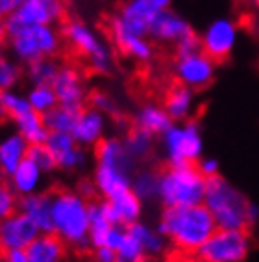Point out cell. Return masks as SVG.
Returning a JSON list of instances; mask_svg holds the SVG:
<instances>
[{
  "mask_svg": "<svg viewBox=\"0 0 259 262\" xmlns=\"http://www.w3.org/2000/svg\"><path fill=\"white\" fill-rule=\"evenodd\" d=\"M8 41V34H6V19L0 17V45Z\"/></svg>",
  "mask_w": 259,
  "mask_h": 262,
  "instance_id": "43",
  "label": "cell"
},
{
  "mask_svg": "<svg viewBox=\"0 0 259 262\" xmlns=\"http://www.w3.org/2000/svg\"><path fill=\"white\" fill-rule=\"evenodd\" d=\"M193 97L194 91L178 80L167 88L163 97V108L172 121H184L189 117L193 108Z\"/></svg>",
  "mask_w": 259,
  "mask_h": 262,
  "instance_id": "23",
  "label": "cell"
},
{
  "mask_svg": "<svg viewBox=\"0 0 259 262\" xmlns=\"http://www.w3.org/2000/svg\"><path fill=\"white\" fill-rule=\"evenodd\" d=\"M122 143H124L126 151H128L135 160H143V158L148 157L150 151H152V136L146 134V132H143L141 128H137V126H132V128H130Z\"/></svg>",
  "mask_w": 259,
  "mask_h": 262,
  "instance_id": "32",
  "label": "cell"
},
{
  "mask_svg": "<svg viewBox=\"0 0 259 262\" xmlns=\"http://www.w3.org/2000/svg\"><path fill=\"white\" fill-rule=\"evenodd\" d=\"M2 182H4V181H2V173H0V184H2Z\"/></svg>",
  "mask_w": 259,
  "mask_h": 262,
  "instance_id": "45",
  "label": "cell"
},
{
  "mask_svg": "<svg viewBox=\"0 0 259 262\" xmlns=\"http://www.w3.org/2000/svg\"><path fill=\"white\" fill-rule=\"evenodd\" d=\"M134 126L141 128L150 136H160V134H165L172 126V119L165 112V108L150 104L137 112V116L134 119Z\"/></svg>",
  "mask_w": 259,
  "mask_h": 262,
  "instance_id": "25",
  "label": "cell"
},
{
  "mask_svg": "<svg viewBox=\"0 0 259 262\" xmlns=\"http://www.w3.org/2000/svg\"><path fill=\"white\" fill-rule=\"evenodd\" d=\"M4 262H30L26 249H11L4 253Z\"/></svg>",
  "mask_w": 259,
  "mask_h": 262,
  "instance_id": "42",
  "label": "cell"
},
{
  "mask_svg": "<svg viewBox=\"0 0 259 262\" xmlns=\"http://www.w3.org/2000/svg\"><path fill=\"white\" fill-rule=\"evenodd\" d=\"M106 32L110 35V39L115 43L117 51L120 54L128 56V58H134V60L145 63V61L152 60V54H154V49H152V43H150L146 37H141V35H135L134 32H130L117 15L110 17L108 23H106Z\"/></svg>",
  "mask_w": 259,
  "mask_h": 262,
  "instance_id": "13",
  "label": "cell"
},
{
  "mask_svg": "<svg viewBox=\"0 0 259 262\" xmlns=\"http://www.w3.org/2000/svg\"><path fill=\"white\" fill-rule=\"evenodd\" d=\"M60 67L61 66L54 58H46V60L28 63L26 73H28V78L34 86H52L58 73H60Z\"/></svg>",
  "mask_w": 259,
  "mask_h": 262,
  "instance_id": "30",
  "label": "cell"
},
{
  "mask_svg": "<svg viewBox=\"0 0 259 262\" xmlns=\"http://www.w3.org/2000/svg\"><path fill=\"white\" fill-rule=\"evenodd\" d=\"M67 19L63 0H26L19 10L6 17L8 37L30 26H52Z\"/></svg>",
  "mask_w": 259,
  "mask_h": 262,
  "instance_id": "8",
  "label": "cell"
},
{
  "mask_svg": "<svg viewBox=\"0 0 259 262\" xmlns=\"http://www.w3.org/2000/svg\"><path fill=\"white\" fill-rule=\"evenodd\" d=\"M193 32H194L193 28H191L179 15L172 13L170 10H163L156 15L154 20H152L148 37L154 41H160V43L176 45L178 41H182L184 37L193 34Z\"/></svg>",
  "mask_w": 259,
  "mask_h": 262,
  "instance_id": "18",
  "label": "cell"
},
{
  "mask_svg": "<svg viewBox=\"0 0 259 262\" xmlns=\"http://www.w3.org/2000/svg\"><path fill=\"white\" fill-rule=\"evenodd\" d=\"M58 97V104L69 108V110L82 112L85 108V91L82 73L70 63L60 67V73L52 84Z\"/></svg>",
  "mask_w": 259,
  "mask_h": 262,
  "instance_id": "15",
  "label": "cell"
},
{
  "mask_svg": "<svg viewBox=\"0 0 259 262\" xmlns=\"http://www.w3.org/2000/svg\"><path fill=\"white\" fill-rule=\"evenodd\" d=\"M41 173L43 171L37 167V164L26 157L24 160L19 164V167L13 171V175L10 177V186L13 188V192L20 197L32 195V193H35L37 186H39Z\"/></svg>",
  "mask_w": 259,
  "mask_h": 262,
  "instance_id": "26",
  "label": "cell"
},
{
  "mask_svg": "<svg viewBox=\"0 0 259 262\" xmlns=\"http://www.w3.org/2000/svg\"><path fill=\"white\" fill-rule=\"evenodd\" d=\"M28 149H30V143L19 130L6 134L0 140V173L2 177L10 179L13 175V171L28 155Z\"/></svg>",
  "mask_w": 259,
  "mask_h": 262,
  "instance_id": "21",
  "label": "cell"
},
{
  "mask_svg": "<svg viewBox=\"0 0 259 262\" xmlns=\"http://www.w3.org/2000/svg\"><path fill=\"white\" fill-rule=\"evenodd\" d=\"M26 157L30 158V160H34L41 171L50 173V171H54V169H58V164H56L52 152L46 149L45 143H43V145H30Z\"/></svg>",
  "mask_w": 259,
  "mask_h": 262,
  "instance_id": "34",
  "label": "cell"
},
{
  "mask_svg": "<svg viewBox=\"0 0 259 262\" xmlns=\"http://www.w3.org/2000/svg\"><path fill=\"white\" fill-rule=\"evenodd\" d=\"M204 205L213 214L217 229L226 231H250V203L243 193L220 175L208 179Z\"/></svg>",
  "mask_w": 259,
  "mask_h": 262,
  "instance_id": "4",
  "label": "cell"
},
{
  "mask_svg": "<svg viewBox=\"0 0 259 262\" xmlns=\"http://www.w3.org/2000/svg\"><path fill=\"white\" fill-rule=\"evenodd\" d=\"M160 199L165 207H193L204 203L208 179L200 173L196 164H187V166L163 164L160 167Z\"/></svg>",
  "mask_w": 259,
  "mask_h": 262,
  "instance_id": "5",
  "label": "cell"
},
{
  "mask_svg": "<svg viewBox=\"0 0 259 262\" xmlns=\"http://www.w3.org/2000/svg\"><path fill=\"white\" fill-rule=\"evenodd\" d=\"M52 220L56 234L67 246L76 249H89V203L80 193L65 188H54Z\"/></svg>",
  "mask_w": 259,
  "mask_h": 262,
  "instance_id": "3",
  "label": "cell"
},
{
  "mask_svg": "<svg viewBox=\"0 0 259 262\" xmlns=\"http://www.w3.org/2000/svg\"><path fill=\"white\" fill-rule=\"evenodd\" d=\"M0 60H2V54H0Z\"/></svg>",
  "mask_w": 259,
  "mask_h": 262,
  "instance_id": "46",
  "label": "cell"
},
{
  "mask_svg": "<svg viewBox=\"0 0 259 262\" xmlns=\"http://www.w3.org/2000/svg\"><path fill=\"white\" fill-rule=\"evenodd\" d=\"M61 39L69 47L70 54L84 60L85 67L96 75H108L111 69L110 49L96 37V34L82 20L67 19L61 23Z\"/></svg>",
  "mask_w": 259,
  "mask_h": 262,
  "instance_id": "6",
  "label": "cell"
},
{
  "mask_svg": "<svg viewBox=\"0 0 259 262\" xmlns=\"http://www.w3.org/2000/svg\"><path fill=\"white\" fill-rule=\"evenodd\" d=\"M78 116H80V112L69 110V108L58 104L56 108L43 114V121H45L46 128L50 132H67V134H72L76 121H78Z\"/></svg>",
  "mask_w": 259,
  "mask_h": 262,
  "instance_id": "29",
  "label": "cell"
},
{
  "mask_svg": "<svg viewBox=\"0 0 259 262\" xmlns=\"http://www.w3.org/2000/svg\"><path fill=\"white\" fill-rule=\"evenodd\" d=\"M67 244L58 234H39L26 247L30 262H63Z\"/></svg>",
  "mask_w": 259,
  "mask_h": 262,
  "instance_id": "24",
  "label": "cell"
},
{
  "mask_svg": "<svg viewBox=\"0 0 259 262\" xmlns=\"http://www.w3.org/2000/svg\"><path fill=\"white\" fill-rule=\"evenodd\" d=\"M196 167L200 169V173L205 177V179H211V177L219 175V162L213 160V158H200L196 162Z\"/></svg>",
  "mask_w": 259,
  "mask_h": 262,
  "instance_id": "38",
  "label": "cell"
},
{
  "mask_svg": "<svg viewBox=\"0 0 259 262\" xmlns=\"http://www.w3.org/2000/svg\"><path fill=\"white\" fill-rule=\"evenodd\" d=\"M28 102H30L32 110L43 116L58 106V97H56V91L52 86H34V90L28 95Z\"/></svg>",
  "mask_w": 259,
  "mask_h": 262,
  "instance_id": "33",
  "label": "cell"
},
{
  "mask_svg": "<svg viewBox=\"0 0 259 262\" xmlns=\"http://www.w3.org/2000/svg\"><path fill=\"white\" fill-rule=\"evenodd\" d=\"M93 262H119L117 260V253L108 249V247H100L95 249V258Z\"/></svg>",
  "mask_w": 259,
  "mask_h": 262,
  "instance_id": "41",
  "label": "cell"
},
{
  "mask_svg": "<svg viewBox=\"0 0 259 262\" xmlns=\"http://www.w3.org/2000/svg\"><path fill=\"white\" fill-rule=\"evenodd\" d=\"M250 251V231L217 229L196 255L208 262H243Z\"/></svg>",
  "mask_w": 259,
  "mask_h": 262,
  "instance_id": "10",
  "label": "cell"
},
{
  "mask_svg": "<svg viewBox=\"0 0 259 262\" xmlns=\"http://www.w3.org/2000/svg\"><path fill=\"white\" fill-rule=\"evenodd\" d=\"M160 10L156 8L152 0H128L122 4L117 17L130 32H134L135 35H141V37H148L150 25Z\"/></svg>",
  "mask_w": 259,
  "mask_h": 262,
  "instance_id": "17",
  "label": "cell"
},
{
  "mask_svg": "<svg viewBox=\"0 0 259 262\" xmlns=\"http://www.w3.org/2000/svg\"><path fill=\"white\" fill-rule=\"evenodd\" d=\"M19 210L34 220L41 234H56L52 220V190L20 197Z\"/></svg>",
  "mask_w": 259,
  "mask_h": 262,
  "instance_id": "19",
  "label": "cell"
},
{
  "mask_svg": "<svg viewBox=\"0 0 259 262\" xmlns=\"http://www.w3.org/2000/svg\"><path fill=\"white\" fill-rule=\"evenodd\" d=\"M8 41L15 56L20 61H26V66L32 61L54 58L61 51V34L52 26H30L8 37Z\"/></svg>",
  "mask_w": 259,
  "mask_h": 262,
  "instance_id": "7",
  "label": "cell"
},
{
  "mask_svg": "<svg viewBox=\"0 0 259 262\" xmlns=\"http://www.w3.org/2000/svg\"><path fill=\"white\" fill-rule=\"evenodd\" d=\"M158 231L179 251L196 253L217 231V223L205 205L165 207Z\"/></svg>",
  "mask_w": 259,
  "mask_h": 262,
  "instance_id": "1",
  "label": "cell"
},
{
  "mask_svg": "<svg viewBox=\"0 0 259 262\" xmlns=\"http://www.w3.org/2000/svg\"><path fill=\"white\" fill-rule=\"evenodd\" d=\"M15 125H17V130L26 138V141L30 145H43L50 134L45 121H43V116L37 114L35 110H30L28 114H24V116L20 117V119H17Z\"/></svg>",
  "mask_w": 259,
  "mask_h": 262,
  "instance_id": "28",
  "label": "cell"
},
{
  "mask_svg": "<svg viewBox=\"0 0 259 262\" xmlns=\"http://www.w3.org/2000/svg\"><path fill=\"white\" fill-rule=\"evenodd\" d=\"M167 262H208V260H204L202 257H198L196 253H184V251H179V249H176V251L169 257V260Z\"/></svg>",
  "mask_w": 259,
  "mask_h": 262,
  "instance_id": "39",
  "label": "cell"
},
{
  "mask_svg": "<svg viewBox=\"0 0 259 262\" xmlns=\"http://www.w3.org/2000/svg\"><path fill=\"white\" fill-rule=\"evenodd\" d=\"M104 205L106 214H108V217L111 220L113 225L128 227V225H132V223L139 220L141 199L132 190L119 193V195L111 197V199H104Z\"/></svg>",
  "mask_w": 259,
  "mask_h": 262,
  "instance_id": "20",
  "label": "cell"
},
{
  "mask_svg": "<svg viewBox=\"0 0 259 262\" xmlns=\"http://www.w3.org/2000/svg\"><path fill=\"white\" fill-rule=\"evenodd\" d=\"M243 2H246V4L252 6V8H259V0H243Z\"/></svg>",
  "mask_w": 259,
  "mask_h": 262,
  "instance_id": "44",
  "label": "cell"
},
{
  "mask_svg": "<svg viewBox=\"0 0 259 262\" xmlns=\"http://www.w3.org/2000/svg\"><path fill=\"white\" fill-rule=\"evenodd\" d=\"M215 63L204 52L178 58L174 63L176 80L191 90H205L215 78Z\"/></svg>",
  "mask_w": 259,
  "mask_h": 262,
  "instance_id": "12",
  "label": "cell"
},
{
  "mask_svg": "<svg viewBox=\"0 0 259 262\" xmlns=\"http://www.w3.org/2000/svg\"><path fill=\"white\" fill-rule=\"evenodd\" d=\"M20 67L13 61L2 58L0 60V91H10L20 78Z\"/></svg>",
  "mask_w": 259,
  "mask_h": 262,
  "instance_id": "35",
  "label": "cell"
},
{
  "mask_svg": "<svg viewBox=\"0 0 259 262\" xmlns=\"http://www.w3.org/2000/svg\"><path fill=\"white\" fill-rule=\"evenodd\" d=\"M235 39H237V28L231 20H215L202 35V52L210 56L215 63H222L228 60L234 51Z\"/></svg>",
  "mask_w": 259,
  "mask_h": 262,
  "instance_id": "14",
  "label": "cell"
},
{
  "mask_svg": "<svg viewBox=\"0 0 259 262\" xmlns=\"http://www.w3.org/2000/svg\"><path fill=\"white\" fill-rule=\"evenodd\" d=\"M126 229L132 231L135 236L139 238L143 247H145L146 255H160V253L165 251V236L160 231L158 232L152 231L150 227H146V225H143V223H139V222L132 223V225H128Z\"/></svg>",
  "mask_w": 259,
  "mask_h": 262,
  "instance_id": "31",
  "label": "cell"
},
{
  "mask_svg": "<svg viewBox=\"0 0 259 262\" xmlns=\"http://www.w3.org/2000/svg\"><path fill=\"white\" fill-rule=\"evenodd\" d=\"M104 134V114L93 106H85L78 116L72 136L80 145H96Z\"/></svg>",
  "mask_w": 259,
  "mask_h": 262,
  "instance_id": "22",
  "label": "cell"
},
{
  "mask_svg": "<svg viewBox=\"0 0 259 262\" xmlns=\"http://www.w3.org/2000/svg\"><path fill=\"white\" fill-rule=\"evenodd\" d=\"M0 257H2V255H0Z\"/></svg>",
  "mask_w": 259,
  "mask_h": 262,
  "instance_id": "47",
  "label": "cell"
},
{
  "mask_svg": "<svg viewBox=\"0 0 259 262\" xmlns=\"http://www.w3.org/2000/svg\"><path fill=\"white\" fill-rule=\"evenodd\" d=\"M46 149L52 152L56 164L60 169H78V167L85 166V151L82 145L74 140L72 134L67 132H50L48 138L45 141Z\"/></svg>",
  "mask_w": 259,
  "mask_h": 262,
  "instance_id": "16",
  "label": "cell"
},
{
  "mask_svg": "<svg viewBox=\"0 0 259 262\" xmlns=\"http://www.w3.org/2000/svg\"><path fill=\"white\" fill-rule=\"evenodd\" d=\"M41 232L30 216L17 210L15 214L0 220V255L11 249H26Z\"/></svg>",
  "mask_w": 259,
  "mask_h": 262,
  "instance_id": "11",
  "label": "cell"
},
{
  "mask_svg": "<svg viewBox=\"0 0 259 262\" xmlns=\"http://www.w3.org/2000/svg\"><path fill=\"white\" fill-rule=\"evenodd\" d=\"M96 171L95 184L104 199L132 190L135 175V158L126 151L122 141L115 138H102L95 145Z\"/></svg>",
  "mask_w": 259,
  "mask_h": 262,
  "instance_id": "2",
  "label": "cell"
},
{
  "mask_svg": "<svg viewBox=\"0 0 259 262\" xmlns=\"http://www.w3.org/2000/svg\"><path fill=\"white\" fill-rule=\"evenodd\" d=\"M26 0H0V17H10L13 11H17Z\"/></svg>",
  "mask_w": 259,
  "mask_h": 262,
  "instance_id": "40",
  "label": "cell"
},
{
  "mask_svg": "<svg viewBox=\"0 0 259 262\" xmlns=\"http://www.w3.org/2000/svg\"><path fill=\"white\" fill-rule=\"evenodd\" d=\"M17 210H19L17 193L13 192V188L10 184L2 182L0 184V220H6L8 216L15 214Z\"/></svg>",
  "mask_w": 259,
  "mask_h": 262,
  "instance_id": "36",
  "label": "cell"
},
{
  "mask_svg": "<svg viewBox=\"0 0 259 262\" xmlns=\"http://www.w3.org/2000/svg\"><path fill=\"white\" fill-rule=\"evenodd\" d=\"M89 106L96 108L102 114H111V116H117V104L113 102L111 97H108L102 91H91L89 93Z\"/></svg>",
  "mask_w": 259,
  "mask_h": 262,
  "instance_id": "37",
  "label": "cell"
},
{
  "mask_svg": "<svg viewBox=\"0 0 259 262\" xmlns=\"http://www.w3.org/2000/svg\"><path fill=\"white\" fill-rule=\"evenodd\" d=\"M167 164L170 166H187L196 164L202 155V138L196 121H187L182 126H170L163 134Z\"/></svg>",
  "mask_w": 259,
  "mask_h": 262,
  "instance_id": "9",
  "label": "cell"
},
{
  "mask_svg": "<svg viewBox=\"0 0 259 262\" xmlns=\"http://www.w3.org/2000/svg\"><path fill=\"white\" fill-rule=\"evenodd\" d=\"M161 173L160 167L154 169H141L132 179V192L139 197L141 201H152L160 199Z\"/></svg>",
  "mask_w": 259,
  "mask_h": 262,
  "instance_id": "27",
  "label": "cell"
}]
</instances>
